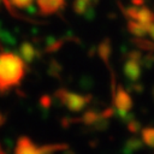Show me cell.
Instances as JSON below:
<instances>
[{
  "instance_id": "cell-1",
  "label": "cell",
  "mask_w": 154,
  "mask_h": 154,
  "mask_svg": "<svg viewBox=\"0 0 154 154\" xmlns=\"http://www.w3.org/2000/svg\"><path fill=\"white\" fill-rule=\"evenodd\" d=\"M26 73V66L18 53L12 51L0 52V94H7L18 87Z\"/></svg>"
},
{
  "instance_id": "cell-2",
  "label": "cell",
  "mask_w": 154,
  "mask_h": 154,
  "mask_svg": "<svg viewBox=\"0 0 154 154\" xmlns=\"http://www.w3.org/2000/svg\"><path fill=\"white\" fill-rule=\"evenodd\" d=\"M54 97L63 105L65 106L70 112H81L93 99L90 94L88 95H81L73 91H70L65 88H59L54 93Z\"/></svg>"
},
{
  "instance_id": "cell-3",
  "label": "cell",
  "mask_w": 154,
  "mask_h": 154,
  "mask_svg": "<svg viewBox=\"0 0 154 154\" xmlns=\"http://www.w3.org/2000/svg\"><path fill=\"white\" fill-rule=\"evenodd\" d=\"M113 107L116 109V116L119 118L128 114L132 107V99L128 90L123 85H118L113 93Z\"/></svg>"
},
{
  "instance_id": "cell-4",
  "label": "cell",
  "mask_w": 154,
  "mask_h": 154,
  "mask_svg": "<svg viewBox=\"0 0 154 154\" xmlns=\"http://www.w3.org/2000/svg\"><path fill=\"white\" fill-rule=\"evenodd\" d=\"M99 0H73L72 10L76 14L83 16L85 19L91 20L95 17V7Z\"/></svg>"
},
{
  "instance_id": "cell-5",
  "label": "cell",
  "mask_w": 154,
  "mask_h": 154,
  "mask_svg": "<svg viewBox=\"0 0 154 154\" xmlns=\"http://www.w3.org/2000/svg\"><path fill=\"white\" fill-rule=\"evenodd\" d=\"M38 12L42 16H51L59 13L66 6L65 0H36Z\"/></svg>"
},
{
  "instance_id": "cell-6",
  "label": "cell",
  "mask_w": 154,
  "mask_h": 154,
  "mask_svg": "<svg viewBox=\"0 0 154 154\" xmlns=\"http://www.w3.org/2000/svg\"><path fill=\"white\" fill-rule=\"evenodd\" d=\"M14 154H41V146H36L28 136H20L17 140Z\"/></svg>"
},
{
  "instance_id": "cell-7",
  "label": "cell",
  "mask_w": 154,
  "mask_h": 154,
  "mask_svg": "<svg viewBox=\"0 0 154 154\" xmlns=\"http://www.w3.org/2000/svg\"><path fill=\"white\" fill-rule=\"evenodd\" d=\"M17 52H18V55L23 59V61L26 64H31L40 58V51L31 42H28V41L22 42Z\"/></svg>"
},
{
  "instance_id": "cell-8",
  "label": "cell",
  "mask_w": 154,
  "mask_h": 154,
  "mask_svg": "<svg viewBox=\"0 0 154 154\" xmlns=\"http://www.w3.org/2000/svg\"><path fill=\"white\" fill-rule=\"evenodd\" d=\"M142 64L131 59H128L123 66V72L130 82H138L142 75Z\"/></svg>"
},
{
  "instance_id": "cell-9",
  "label": "cell",
  "mask_w": 154,
  "mask_h": 154,
  "mask_svg": "<svg viewBox=\"0 0 154 154\" xmlns=\"http://www.w3.org/2000/svg\"><path fill=\"white\" fill-rule=\"evenodd\" d=\"M144 146L143 141L141 138H138L137 136H131L129 137L123 147V154H135L136 152H138L140 149H142Z\"/></svg>"
},
{
  "instance_id": "cell-10",
  "label": "cell",
  "mask_w": 154,
  "mask_h": 154,
  "mask_svg": "<svg viewBox=\"0 0 154 154\" xmlns=\"http://www.w3.org/2000/svg\"><path fill=\"white\" fill-rule=\"evenodd\" d=\"M135 20L144 24V25H149L154 23V11H152L149 7H137V12H136V17Z\"/></svg>"
},
{
  "instance_id": "cell-11",
  "label": "cell",
  "mask_w": 154,
  "mask_h": 154,
  "mask_svg": "<svg viewBox=\"0 0 154 154\" xmlns=\"http://www.w3.org/2000/svg\"><path fill=\"white\" fill-rule=\"evenodd\" d=\"M111 52H112V45L109 38H103L100 45L97 46V54L101 58V60L109 67V57H111Z\"/></svg>"
},
{
  "instance_id": "cell-12",
  "label": "cell",
  "mask_w": 154,
  "mask_h": 154,
  "mask_svg": "<svg viewBox=\"0 0 154 154\" xmlns=\"http://www.w3.org/2000/svg\"><path fill=\"white\" fill-rule=\"evenodd\" d=\"M126 28L128 31L131 32L135 37H143L147 35V25L141 24L136 20H128Z\"/></svg>"
},
{
  "instance_id": "cell-13",
  "label": "cell",
  "mask_w": 154,
  "mask_h": 154,
  "mask_svg": "<svg viewBox=\"0 0 154 154\" xmlns=\"http://www.w3.org/2000/svg\"><path fill=\"white\" fill-rule=\"evenodd\" d=\"M100 118H101V112L95 109V108H90V109H88L87 112L83 113V116L79 118V122L83 123L87 126H91Z\"/></svg>"
},
{
  "instance_id": "cell-14",
  "label": "cell",
  "mask_w": 154,
  "mask_h": 154,
  "mask_svg": "<svg viewBox=\"0 0 154 154\" xmlns=\"http://www.w3.org/2000/svg\"><path fill=\"white\" fill-rule=\"evenodd\" d=\"M64 38H57V37H47L45 40V48L43 51L46 53H54L59 51L64 45Z\"/></svg>"
},
{
  "instance_id": "cell-15",
  "label": "cell",
  "mask_w": 154,
  "mask_h": 154,
  "mask_svg": "<svg viewBox=\"0 0 154 154\" xmlns=\"http://www.w3.org/2000/svg\"><path fill=\"white\" fill-rule=\"evenodd\" d=\"M131 42L140 51L154 52V41H149L147 38H142V37H136V38H132Z\"/></svg>"
},
{
  "instance_id": "cell-16",
  "label": "cell",
  "mask_w": 154,
  "mask_h": 154,
  "mask_svg": "<svg viewBox=\"0 0 154 154\" xmlns=\"http://www.w3.org/2000/svg\"><path fill=\"white\" fill-rule=\"evenodd\" d=\"M141 140L150 148H154V126H146L141 130Z\"/></svg>"
},
{
  "instance_id": "cell-17",
  "label": "cell",
  "mask_w": 154,
  "mask_h": 154,
  "mask_svg": "<svg viewBox=\"0 0 154 154\" xmlns=\"http://www.w3.org/2000/svg\"><path fill=\"white\" fill-rule=\"evenodd\" d=\"M0 45H6V46H13L16 45V38L14 36L7 30L6 28L0 26Z\"/></svg>"
},
{
  "instance_id": "cell-18",
  "label": "cell",
  "mask_w": 154,
  "mask_h": 154,
  "mask_svg": "<svg viewBox=\"0 0 154 154\" xmlns=\"http://www.w3.org/2000/svg\"><path fill=\"white\" fill-rule=\"evenodd\" d=\"M61 70H63L61 65H60L55 59H52V60L49 61V65H48V73H49L52 77L58 78V77L60 76Z\"/></svg>"
},
{
  "instance_id": "cell-19",
  "label": "cell",
  "mask_w": 154,
  "mask_h": 154,
  "mask_svg": "<svg viewBox=\"0 0 154 154\" xmlns=\"http://www.w3.org/2000/svg\"><path fill=\"white\" fill-rule=\"evenodd\" d=\"M12 6L22 10H29L32 8V2L34 0H8Z\"/></svg>"
},
{
  "instance_id": "cell-20",
  "label": "cell",
  "mask_w": 154,
  "mask_h": 154,
  "mask_svg": "<svg viewBox=\"0 0 154 154\" xmlns=\"http://www.w3.org/2000/svg\"><path fill=\"white\" fill-rule=\"evenodd\" d=\"M126 128H128L129 132H130V134H132V135H137V134L142 130L141 123H140L138 120H136L135 118H132L130 122H128V123H126Z\"/></svg>"
},
{
  "instance_id": "cell-21",
  "label": "cell",
  "mask_w": 154,
  "mask_h": 154,
  "mask_svg": "<svg viewBox=\"0 0 154 154\" xmlns=\"http://www.w3.org/2000/svg\"><path fill=\"white\" fill-rule=\"evenodd\" d=\"M108 119H105V118H100L99 120H96L90 128L94 130V131H105L107 128H108Z\"/></svg>"
},
{
  "instance_id": "cell-22",
  "label": "cell",
  "mask_w": 154,
  "mask_h": 154,
  "mask_svg": "<svg viewBox=\"0 0 154 154\" xmlns=\"http://www.w3.org/2000/svg\"><path fill=\"white\" fill-rule=\"evenodd\" d=\"M128 91H132V93H137L141 94L143 91V85L138 82H131L128 87Z\"/></svg>"
},
{
  "instance_id": "cell-23",
  "label": "cell",
  "mask_w": 154,
  "mask_h": 154,
  "mask_svg": "<svg viewBox=\"0 0 154 154\" xmlns=\"http://www.w3.org/2000/svg\"><path fill=\"white\" fill-rule=\"evenodd\" d=\"M51 102H52V100H51V96H49V95H43V96L40 99V105H41L43 108H49Z\"/></svg>"
},
{
  "instance_id": "cell-24",
  "label": "cell",
  "mask_w": 154,
  "mask_h": 154,
  "mask_svg": "<svg viewBox=\"0 0 154 154\" xmlns=\"http://www.w3.org/2000/svg\"><path fill=\"white\" fill-rule=\"evenodd\" d=\"M147 35H149L150 38H153V41H154V23L147 25Z\"/></svg>"
},
{
  "instance_id": "cell-25",
  "label": "cell",
  "mask_w": 154,
  "mask_h": 154,
  "mask_svg": "<svg viewBox=\"0 0 154 154\" xmlns=\"http://www.w3.org/2000/svg\"><path fill=\"white\" fill-rule=\"evenodd\" d=\"M146 0H131V4L132 6H136V7H142L144 5Z\"/></svg>"
},
{
  "instance_id": "cell-26",
  "label": "cell",
  "mask_w": 154,
  "mask_h": 154,
  "mask_svg": "<svg viewBox=\"0 0 154 154\" xmlns=\"http://www.w3.org/2000/svg\"><path fill=\"white\" fill-rule=\"evenodd\" d=\"M4 122H5V116L2 113H0V126L4 124Z\"/></svg>"
},
{
  "instance_id": "cell-27",
  "label": "cell",
  "mask_w": 154,
  "mask_h": 154,
  "mask_svg": "<svg viewBox=\"0 0 154 154\" xmlns=\"http://www.w3.org/2000/svg\"><path fill=\"white\" fill-rule=\"evenodd\" d=\"M152 97H153V101H154V85L152 88Z\"/></svg>"
},
{
  "instance_id": "cell-28",
  "label": "cell",
  "mask_w": 154,
  "mask_h": 154,
  "mask_svg": "<svg viewBox=\"0 0 154 154\" xmlns=\"http://www.w3.org/2000/svg\"><path fill=\"white\" fill-rule=\"evenodd\" d=\"M1 2H2V0H0V5H1Z\"/></svg>"
}]
</instances>
